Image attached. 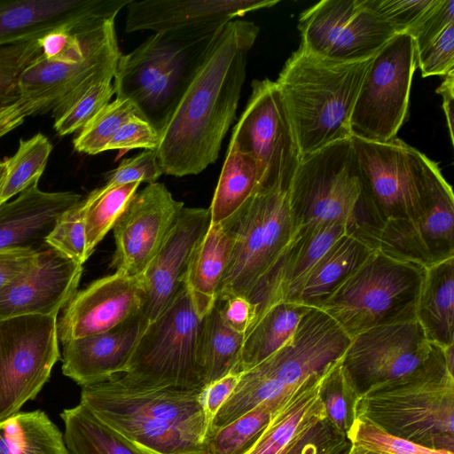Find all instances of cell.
I'll return each mask as SVG.
<instances>
[{"label":"cell","instance_id":"cell-1","mask_svg":"<svg viewBox=\"0 0 454 454\" xmlns=\"http://www.w3.org/2000/svg\"><path fill=\"white\" fill-rule=\"evenodd\" d=\"M259 30L254 22L239 19L220 30L160 131L155 150L163 174L197 175L218 158L236 118L247 56Z\"/></svg>","mask_w":454,"mask_h":454},{"label":"cell","instance_id":"cell-2","mask_svg":"<svg viewBox=\"0 0 454 454\" xmlns=\"http://www.w3.org/2000/svg\"><path fill=\"white\" fill-rule=\"evenodd\" d=\"M201 390L143 386L118 375L82 387L80 403L146 454H207Z\"/></svg>","mask_w":454,"mask_h":454},{"label":"cell","instance_id":"cell-3","mask_svg":"<svg viewBox=\"0 0 454 454\" xmlns=\"http://www.w3.org/2000/svg\"><path fill=\"white\" fill-rule=\"evenodd\" d=\"M372 58L337 61L300 45L286 60L276 83L302 155L351 137V114Z\"/></svg>","mask_w":454,"mask_h":454},{"label":"cell","instance_id":"cell-4","mask_svg":"<svg viewBox=\"0 0 454 454\" xmlns=\"http://www.w3.org/2000/svg\"><path fill=\"white\" fill-rule=\"evenodd\" d=\"M223 26L157 32L121 54L113 79L116 98L129 100L160 133Z\"/></svg>","mask_w":454,"mask_h":454},{"label":"cell","instance_id":"cell-5","mask_svg":"<svg viewBox=\"0 0 454 454\" xmlns=\"http://www.w3.org/2000/svg\"><path fill=\"white\" fill-rule=\"evenodd\" d=\"M350 340L331 317L311 308L286 345L241 372L238 385L217 412L209 433L262 403L280 405L303 383L322 376L339 362Z\"/></svg>","mask_w":454,"mask_h":454},{"label":"cell","instance_id":"cell-6","mask_svg":"<svg viewBox=\"0 0 454 454\" xmlns=\"http://www.w3.org/2000/svg\"><path fill=\"white\" fill-rule=\"evenodd\" d=\"M355 414L388 434L454 452V372L444 349L412 374L361 395Z\"/></svg>","mask_w":454,"mask_h":454},{"label":"cell","instance_id":"cell-7","mask_svg":"<svg viewBox=\"0 0 454 454\" xmlns=\"http://www.w3.org/2000/svg\"><path fill=\"white\" fill-rule=\"evenodd\" d=\"M289 193L301 228L343 223L376 248L380 227L368 200L350 138L302 155Z\"/></svg>","mask_w":454,"mask_h":454},{"label":"cell","instance_id":"cell-8","mask_svg":"<svg viewBox=\"0 0 454 454\" xmlns=\"http://www.w3.org/2000/svg\"><path fill=\"white\" fill-rule=\"evenodd\" d=\"M426 269L375 249L318 309L350 339L374 327L416 320Z\"/></svg>","mask_w":454,"mask_h":454},{"label":"cell","instance_id":"cell-9","mask_svg":"<svg viewBox=\"0 0 454 454\" xmlns=\"http://www.w3.org/2000/svg\"><path fill=\"white\" fill-rule=\"evenodd\" d=\"M289 191L260 187L228 224L234 247L222 278L217 301L245 296L274 270L301 227Z\"/></svg>","mask_w":454,"mask_h":454},{"label":"cell","instance_id":"cell-10","mask_svg":"<svg viewBox=\"0 0 454 454\" xmlns=\"http://www.w3.org/2000/svg\"><path fill=\"white\" fill-rule=\"evenodd\" d=\"M201 326L202 318L184 284L171 303L144 330L121 376L143 386L203 388Z\"/></svg>","mask_w":454,"mask_h":454},{"label":"cell","instance_id":"cell-11","mask_svg":"<svg viewBox=\"0 0 454 454\" xmlns=\"http://www.w3.org/2000/svg\"><path fill=\"white\" fill-rule=\"evenodd\" d=\"M416 68L414 43L406 33L395 35L373 56L351 114V137L374 142L395 137L408 114Z\"/></svg>","mask_w":454,"mask_h":454},{"label":"cell","instance_id":"cell-12","mask_svg":"<svg viewBox=\"0 0 454 454\" xmlns=\"http://www.w3.org/2000/svg\"><path fill=\"white\" fill-rule=\"evenodd\" d=\"M230 143L256 161L262 175L260 187L290 190L302 154L276 82L253 81L252 93Z\"/></svg>","mask_w":454,"mask_h":454},{"label":"cell","instance_id":"cell-13","mask_svg":"<svg viewBox=\"0 0 454 454\" xmlns=\"http://www.w3.org/2000/svg\"><path fill=\"white\" fill-rule=\"evenodd\" d=\"M58 315L0 320V420L35 399L60 359Z\"/></svg>","mask_w":454,"mask_h":454},{"label":"cell","instance_id":"cell-14","mask_svg":"<svg viewBox=\"0 0 454 454\" xmlns=\"http://www.w3.org/2000/svg\"><path fill=\"white\" fill-rule=\"evenodd\" d=\"M350 139L380 227L415 215L423 206L428 157L397 137L387 142Z\"/></svg>","mask_w":454,"mask_h":454},{"label":"cell","instance_id":"cell-15","mask_svg":"<svg viewBox=\"0 0 454 454\" xmlns=\"http://www.w3.org/2000/svg\"><path fill=\"white\" fill-rule=\"evenodd\" d=\"M442 352L413 320L374 327L354 336L340 363L360 396L374 387L412 374Z\"/></svg>","mask_w":454,"mask_h":454},{"label":"cell","instance_id":"cell-16","mask_svg":"<svg viewBox=\"0 0 454 454\" xmlns=\"http://www.w3.org/2000/svg\"><path fill=\"white\" fill-rule=\"evenodd\" d=\"M376 249L426 268L454 257V196L437 163L429 158L421 209L411 217L383 223Z\"/></svg>","mask_w":454,"mask_h":454},{"label":"cell","instance_id":"cell-17","mask_svg":"<svg viewBox=\"0 0 454 454\" xmlns=\"http://www.w3.org/2000/svg\"><path fill=\"white\" fill-rule=\"evenodd\" d=\"M301 46L337 61L372 58L396 31L369 10L364 0H324L299 18Z\"/></svg>","mask_w":454,"mask_h":454},{"label":"cell","instance_id":"cell-18","mask_svg":"<svg viewBox=\"0 0 454 454\" xmlns=\"http://www.w3.org/2000/svg\"><path fill=\"white\" fill-rule=\"evenodd\" d=\"M162 183L136 192L113 227L115 250L111 268L138 277L158 253L184 208Z\"/></svg>","mask_w":454,"mask_h":454},{"label":"cell","instance_id":"cell-19","mask_svg":"<svg viewBox=\"0 0 454 454\" xmlns=\"http://www.w3.org/2000/svg\"><path fill=\"white\" fill-rule=\"evenodd\" d=\"M209 225L208 208L184 207L158 253L137 277L144 294L140 318L145 329L183 287L191 257Z\"/></svg>","mask_w":454,"mask_h":454},{"label":"cell","instance_id":"cell-20","mask_svg":"<svg viewBox=\"0 0 454 454\" xmlns=\"http://www.w3.org/2000/svg\"><path fill=\"white\" fill-rule=\"evenodd\" d=\"M144 294L137 277L115 271L77 291L58 319L61 343L114 329L140 311Z\"/></svg>","mask_w":454,"mask_h":454},{"label":"cell","instance_id":"cell-21","mask_svg":"<svg viewBox=\"0 0 454 454\" xmlns=\"http://www.w3.org/2000/svg\"><path fill=\"white\" fill-rule=\"evenodd\" d=\"M131 0H0V47L75 29L102 16H117Z\"/></svg>","mask_w":454,"mask_h":454},{"label":"cell","instance_id":"cell-22","mask_svg":"<svg viewBox=\"0 0 454 454\" xmlns=\"http://www.w3.org/2000/svg\"><path fill=\"white\" fill-rule=\"evenodd\" d=\"M83 267L52 249L0 292V320L28 315H59L76 294Z\"/></svg>","mask_w":454,"mask_h":454},{"label":"cell","instance_id":"cell-23","mask_svg":"<svg viewBox=\"0 0 454 454\" xmlns=\"http://www.w3.org/2000/svg\"><path fill=\"white\" fill-rule=\"evenodd\" d=\"M347 233L353 232L343 223L301 228L271 273L247 296L255 309L250 328L271 306L282 301L296 302L313 267Z\"/></svg>","mask_w":454,"mask_h":454},{"label":"cell","instance_id":"cell-24","mask_svg":"<svg viewBox=\"0 0 454 454\" xmlns=\"http://www.w3.org/2000/svg\"><path fill=\"white\" fill-rule=\"evenodd\" d=\"M278 0H131L126 6L125 31L153 33L207 25H225L236 18L270 8Z\"/></svg>","mask_w":454,"mask_h":454},{"label":"cell","instance_id":"cell-25","mask_svg":"<svg viewBox=\"0 0 454 454\" xmlns=\"http://www.w3.org/2000/svg\"><path fill=\"white\" fill-rule=\"evenodd\" d=\"M144 330L138 314L108 332L63 343L62 373L81 387L123 374Z\"/></svg>","mask_w":454,"mask_h":454},{"label":"cell","instance_id":"cell-26","mask_svg":"<svg viewBox=\"0 0 454 454\" xmlns=\"http://www.w3.org/2000/svg\"><path fill=\"white\" fill-rule=\"evenodd\" d=\"M82 200L74 192H44L38 182L0 205V250L31 247L66 210Z\"/></svg>","mask_w":454,"mask_h":454},{"label":"cell","instance_id":"cell-27","mask_svg":"<svg viewBox=\"0 0 454 454\" xmlns=\"http://www.w3.org/2000/svg\"><path fill=\"white\" fill-rule=\"evenodd\" d=\"M234 247V237L223 224L210 223L196 247L184 276L198 316L203 318L217 301L218 289Z\"/></svg>","mask_w":454,"mask_h":454},{"label":"cell","instance_id":"cell-28","mask_svg":"<svg viewBox=\"0 0 454 454\" xmlns=\"http://www.w3.org/2000/svg\"><path fill=\"white\" fill-rule=\"evenodd\" d=\"M324 374L303 383L282 403L245 454H281L297 435L326 418L319 395Z\"/></svg>","mask_w":454,"mask_h":454},{"label":"cell","instance_id":"cell-29","mask_svg":"<svg viewBox=\"0 0 454 454\" xmlns=\"http://www.w3.org/2000/svg\"><path fill=\"white\" fill-rule=\"evenodd\" d=\"M415 317L430 342L454 344V257L426 269Z\"/></svg>","mask_w":454,"mask_h":454},{"label":"cell","instance_id":"cell-30","mask_svg":"<svg viewBox=\"0 0 454 454\" xmlns=\"http://www.w3.org/2000/svg\"><path fill=\"white\" fill-rule=\"evenodd\" d=\"M373 250L356 234L347 233L340 237L313 267L296 302L318 309Z\"/></svg>","mask_w":454,"mask_h":454},{"label":"cell","instance_id":"cell-31","mask_svg":"<svg viewBox=\"0 0 454 454\" xmlns=\"http://www.w3.org/2000/svg\"><path fill=\"white\" fill-rule=\"evenodd\" d=\"M262 184L256 161L230 143L210 207V223L226 225L241 211Z\"/></svg>","mask_w":454,"mask_h":454},{"label":"cell","instance_id":"cell-32","mask_svg":"<svg viewBox=\"0 0 454 454\" xmlns=\"http://www.w3.org/2000/svg\"><path fill=\"white\" fill-rule=\"evenodd\" d=\"M310 309L292 301L271 306L245 334L236 372L253 368L286 345Z\"/></svg>","mask_w":454,"mask_h":454},{"label":"cell","instance_id":"cell-33","mask_svg":"<svg viewBox=\"0 0 454 454\" xmlns=\"http://www.w3.org/2000/svg\"><path fill=\"white\" fill-rule=\"evenodd\" d=\"M0 454H71L64 434L41 410L0 420Z\"/></svg>","mask_w":454,"mask_h":454},{"label":"cell","instance_id":"cell-34","mask_svg":"<svg viewBox=\"0 0 454 454\" xmlns=\"http://www.w3.org/2000/svg\"><path fill=\"white\" fill-rule=\"evenodd\" d=\"M245 334L231 328L222 317L217 302L202 318L200 364L203 387L236 372Z\"/></svg>","mask_w":454,"mask_h":454},{"label":"cell","instance_id":"cell-35","mask_svg":"<svg viewBox=\"0 0 454 454\" xmlns=\"http://www.w3.org/2000/svg\"><path fill=\"white\" fill-rule=\"evenodd\" d=\"M64 440L71 454H146L98 419L84 405L64 409Z\"/></svg>","mask_w":454,"mask_h":454},{"label":"cell","instance_id":"cell-36","mask_svg":"<svg viewBox=\"0 0 454 454\" xmlns=\"http://www.w3.org/2000/svg\"><path fill=\"white\" fill-rule=\"evenodd\" d=\"M141 183L133 182L117 186L102 185L84 199V227L89 257L95 247L113 229Z\"/></svg>","mask_w":454,"mask_h":454},{"label":"cell","instance_id":"cell-37","mask_svg":"<svg viewBox=\"0 0 454 454\" xmlns=\"http://www.w3.org/2000/svg\"><path fill=\"white\" fill-rule=\"evenodd\" d=\"M51 150L50 140L42 133L20 140L16 153L4 160L6 174L0 195V205L39 181Z\"/></svg>","mask_w":454,"mask_h":454},{"label":"cell","instance_id":"cell-38","mask_svg":"<svg viewBox=\"0 0 454 454\" xmlns=\"http://www.w3.org/2000/svg\"><path fill=\"white\" fill-rule=\"evenodd\" d=\"M280 405L262 403L229 424L210 432L205 442L206 453H245L259 438Z\"/></svg>","mask_w":454,"mask_h":454},{"label":"cell","instance_id":"cell-39","mask_svg":"<svg viewBox=\"0 0 454 454\" xmlns=\"http://www.w3.org/2000/svg\"><path fill=\"white\" fill-rule=\"evenodd\" d=\"M133 116H139L136 106L128 99L118 98L102 108L74 138L75 151L95 155L106 147L120 127Z\"/></svg>","mask_w":454,"mask_h":454},{"label":"cell","instance_id":"cell-40","mask_svg":"<svg viewBox=\"0 0 454 454\" xmlns=\"http://www.w3.org/2000/svg\"><path fill=\"white\" fill-rule=\"evenodd\" d=\"M340 362V360L324 374L319 395L326 419L335 430L347 437L356 419L355 406L359 396Z\"/></svg>","mask_w":454,"mask_h":454},{"label":"cell","instance_id":"cell-41","mask_svg":"<svg viewBox=\"0 0 454 454\" xmlns=\"http://www.w3.org/2000/svg\"><path fill=\"white\" fill-rule=\"evenodd\" d=\"M44 242L63 257L83 265L89 259L84 227V201L66 210L44 237Z\"/></svg>","mask_w":454,"mask_h":454},{"label":"cell","instance_id":"cell-42","mask_svg":"<svg viewBox=\"0 0 454 454\" xmlns=\"http://www.w3.org/2000/svg\"><path fill=\"white\" fill-rule=\"evenodd\" d=\"M347 438L351 444L384 454H454L453 451L430 449L388 434L362 419L354 420Z\"/></svg>","mask_w":454,"mask_h":454},{"label":"cell","instance_id":"cell-43","mask_svg":"<svg viewBox=\"0 0 454 454\" xmlns=\"http://www.w3.org/2000/svg\"><path fill=\"white\" fill-rule=\"evenodd\" d=\"M112 78L105 79L90 88L59 117L53 128L61 137L80 131L115 94Z\"/></svg>","mask_w":454,"mask_h":454},{"label":"cell","instance_id":"cell-44","mask_svg":"<svg viewBox=\"0 0 454 454\" xmlns=\"http://www.w3.org/2000/svg\"><path fill=\"white\" fill-rule=\"evenodd\" d=\"M350 446L325 418L297 435L281 454H347Z\"/></svg>","mask_w":454,"mask_h":454},{"label":"cell","instance_id":"cell-45","mask_svg":"<svg viewBox=\"0 0 454 454\" xmlns=\"http://www.w3.org/2000/svg\"><path fill=\"white\" fill-rule=\"evenodd\" d=\"M434 3V0H364V5L397 34L407 33Z\"/></svg>","mask_w":454,"mask_h":454},{"label":"cell","instance_id":"cell-46","mask_svg":"<svg viewBox=\"0 0 454 454\" xmlns=\"http://www.w3.org/2000/svg\"><path fill=\"white\" fill-rule=\"evenodd\" d=\"M416 59L423 77L445 76L454 71V24L416 53Z\"/></svg>","mask_w":454,"mask_h":454},{"label":"cell","instance_id":"cell-47","mask_svg":"<svg viewBox=\"0 0 454 454\" xmlns=\"http://www.w3.org/2000/svg\"><path fill=\"white\" fill-rule=\"evenodd\" d=\"M162 174L156 150H144L134 157L123 160L109 173L104 185L112 187L133 182L152 184Z\"/></svg>","mask_w":454,"mask_h":454},{"label":"cell","instance_id":"cell-48","mask_svg":"<svg viewBox=\"0 0 454 454\" xmlns=\"http://www.w3.org/2000/svg\"><path fill=\"white\" fill-rule=\"evenodd\" d=\"M451 24H454V1L434 0L420 20L406 34L411 36L418 53Z\"/></svg>","mask_w":454,"mask_h":454},{"label":"cell","instance_id":"cell-49","mask_svg":"<svg viewBox=\"0 0 454 454\" xmlns=\"http://www.w3.org/2000/svg\"><path fill=\"white\" fill-rule=\"evenodd\" d=\"M159 143V131L147 121L139 116H133L116 131L107 144L106 151L156 149Z\"/></svg>","mask_w":454,"mask_h":454},{"label":"cell","instance_id":"cell-50","mask_svg":"<svg viewBox=\"0 0 454 454\" xmlns=\"http://www.w3.org/2000/svg\"><path fill=\"white\" fill-rule=\"evenodd\" d=\"M42 251L32 247L0 250V292L39 261Z\"/></svg>","mask_w":454,"mask_h":454},{"label":"cell","instance_id":"cell-51","mask_svg":"<svg viewBox=\"0 0 454 454\" xmlns=\"http://www.w3.org/2000/svg\"><path fill=\"white\" fill-rule=\"evenodd\" d=\"M240 375L241 372L229 373L202 388L201 405L210 427L217 412L234 391Z\"/></svg>","mask_w":454,"mask_h":454},{"label":"cell","instance_id":"cell-52","mask_svg":"<svg viewBox=\"0 0 454 454\" xmlns=\"http://www.w3.org/2000/svg\"><path fill=\"white\" fill-rule=\"evenodd\" d=\"M216 302L224 322L236 332L246 334L255 317L254 307L248 299L236 295Z\"/></svg>","mask_w":454,"mask_h":454},{"label":"cell","instance_id":"cell-53","mask_svg":"<svg viewBox=\"0 0 454 454\" xmlns=\"http://www.w3.org/2000/svg\"><path fill=\"white\" fill-rule=\"evenodd\" d=\"M436 93L440 94L442 98V109L446 118V123L449 130L450 142L453 145L454 71H451L445 75L444 80L442 81L441 85L436 89Z\"/></svg>","mask_w":454,"mask_h":454},{"label":"cell","instance_id":"cell-54","mask_svg":"<svg viewBox=\"0 0 454 454\" xmlns=\"http://www.w3.org/2000/svg\"><path fill=\"white\" fill-rule=\"evenodd\" d=\"M347 454H384L377 451H373L357 445L351 444Z\"/></svg>","mask_w":454,"mask_h":454},{"label":"cell","instance_id":"cell-55","mask_svg":"<svg viewBox=\"0 0 454 454\" xmlns=\"http://www.w3.org/2000/svg\"><path fill=\"white\" fill-rule=\"evenodd\" d=\"M6 174V164L4 160H0V195L4 185Z\"/></svg>","mask_w":454,"mask_h":454},{"label":"cell","instance_id":"cell-56","mask_svg":"<svg viewBox=\"0 0 454 454\" xmlns=\"http://www.w3.org/2000/svg\"><path fill=\"white\" fill-rule=\"evenodd\" d=\"M243 454H245V453H243Z\"/></svg>","mask_w":454,"mask_h":454},{"label":"cell","instance_id":"cell-57","mask_svg":"<svg viewBox=\"0 0 454 454\" xmlns=\"http://www.w3.org/2000/svg\"><path fill=\"white\" fill-rule=\"evenodd\" d=\"M0 107H1V106H0Z\"/></svg>","mask_w":454,"mask_h":454}]
</instances>
